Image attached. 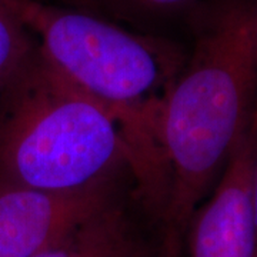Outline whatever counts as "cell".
Returning a JSON list of instances; mask_svg holds the SVG:
<instances>
[{
  "label": "cell",
  "mask_w": 257,
  "mask_h": 257,
  "mask_svg": "<svg viewBox=\"0 0 257 257\" xmlns=\"http://www.w3.org/2000/svg\"><path fill=\"white\" fill-rule=\"evenodd\" d=\"M253 8L248 0H224L199 22L192 52L163 99L160 233L169 257H182L193 213L220 180L256 113Z\"/></svg>",
  "instance_id": "1"
},
{
  "label": "cell",
  "mask_w": 257,
  "mask_h": 257,
  "mask_svg": "<svg viewBox=\"0 0 257 257\" xmlns=\"http://www.w3.org/2000/svg\"><path fill=\"white\" fill-rule=\"evenodd\" d=\"M6 2L55 69L117 119L135 160L136 196L159 214L166 199L159 117L187 53L170 40L130 32L87 10L42 0Z\"/></svg>",
  "instance_id": "2"
},
{
  "label": "cell",
  "mask_w": 257,
  "mask_h": 257,
  "mask_svg": "<svg viewBox=\"0 0 257 257\" xmlns=\"http://www.w3.org/2000/svg\"><path fill=\"white\" fill-rule=\"evenodd\" d=\"M117 119L40 53L0 100V184L74 192L130 176Z\"/></svg>",
  "instance_id": "3"
},
{
  "label": "cell",
  "mask_w": 257,
  "mask_h": 257,
  "mask_svg": "<svg viewBox=\"0 0 257 257\" xmlns=\"http://www.w3.org/2000/svg\"><path fill=\"white\" fill-rule=\"evenodd\" d=\"M127 187H135L130 176L74 192L0 184V257L36 256L127 194Z\"/></svg>",
  "instance_id": "4"
},
{
  "label": "cell",
  "mask_w": 257,
  "mask_h": 257,
  "mask_svg": "<svg viewBox=\"0 0 257 257\" xmlns=\"http://www.w3.org/2000/svg\"><path fill=\"white\" fill-rule=\"evenodd\" d=\"M257 153V109L220 180L196 209L182 257H257L251 173Z\"/></svg>",
  "instance_id": "5"
},
{
  "label": "cell",
  "mask_w": 257,
  "mask_h": 257,
  "mask_svg": "<svg viewBox=\"0 0 257 257\" xmlns=\"http://www.w3.org/2000/svg\"><path fill=\"white\" fill-rule=\"evenodd\" d=\"M33 257H167L162 233L128 192Z\"/></svg>",
  "instance_id": "6"
},
{
  "label": "cell",
  "mask_w": 257,
  "mask_h": 257,
  "mask_svg": "<svg viewBox=\"0 0 257 257\" xmlns=\"http://www.w3.org/2000/svg\"><path fill=\"white\" fill-rule=\"evenodd\" d=\"M39 55L36 37L6 0H0V100Z\"/></svg>",
  "instance_id": "7"
},
{
  "label": "cell",
  "mask_w": 257,
  "mask_h": 257,
  "mask_svg": "<svg viewBox=\"0 0 257 257\" xmlns=\"http://www.w3.org/2000/svg\"><path fill=\"white\" fill-rule=\"evenodd\" d=\"M123 3L128 5L130 8L152 13V15H176L186 12L199 0H121Z\"/></svg>",
  "instance_id": "8"
},
{
  "label": "cell",
  "mask_w": 257,
  "mask_h": 257,
  "mask_svg": "<svg viewBox=\"0 0 257 257\" xmlns=\"http://www.w3.org/2000/svg\"><path fill=\"white\" fill-rule=\"evenodd\" d=\"M66 3L69 8H76V9L87 10V12H93L100 15V0H60Z\"/></svg>",
  "instance_id": "9"
},
{
  "label": "cell",
  "mask_w": 257,
  "mask_h": 257,
  "mask_svg": "<svg viewBox=\"0 0 257 257\" xmlns=\"http://www.w3.org/2000/svg\"><path fill=\"white\" fill-rule=\"evenodd\" d=\"M251 211H253V223H254L257 239V153L253 165V173H251Z\"/></svg>",
  "instance_id": "10"
},
{
  "label": "cell",
  "mask_w": 257,
  "mask_h": 257,
  "mask_svg": "<svg viewBox=\"0 0 257 257\" xmlns=\"http://www.w3.org/2000/svg\"><path fill=\"white\" fill-rule=\"evenodd\" d=\"M253 25H254V37H256V49H257V3L253 8Z\"/></svg>",
  "instance_id": "11"
}]
</instances>
